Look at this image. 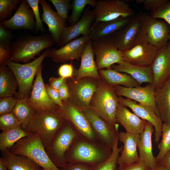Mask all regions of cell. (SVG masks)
Segmentation results:
<instances>
[{"label": "cell", "instance_id": "6da1fadb", "mask_svg": "<svg viewBox=\"0 0 170 170\" xmlns=\"http://www.w3.org/2000/svg\"><path fill=\"white\" fill-rule=\"evenodd\" d=\"M112 152V148L99 141L91 140L78 134L66 154L65 161L93 167L106 160Z\"/></svg>", "mask_w": 170, "mask_h": 170}, {"label": "cell", "instance_id": "7a4b0ae2", "mask_svg": "<svg viewBox=\"0 0 170 170\" xmlns=\"http://www.w3.org/2000/svg\"><path fill=\"white\" fill-rule=\"evenodd\" d=\"M66 121L59 106L54 109L37 111L24 130L38 134L46 149Z\"/></svg>", "mask_w": 170, "mask_h": 170}, {"label": "cell", "instance_id": "3957f363", "mask_svg": "<svg viewBox=\"0 0 170 170\" xmlns=\"http://www.w3.org/2000/svg\"><path fill=\"white\" fill-rule=\"evenodd\" d=\"M119 103L114 87L108 85L101 78L92 97L90 109L112 126L119 127L115 115Z\"/></svg>", "mask_w": 170, "mask_h": 170}, {"label": "cell", "instance_id": "277c9868", "mask_svg": "<svg viewBox=\"0 0 170 170\" xmlns=\"http://www.w3.org/2000/svg\"><path fill=\"white\" fill-rule=\"evenodd\" d=\"M55 43L49 33L19 37L12 43L10 59L15 63H29L31 60L36 59L35 56L42 50L51 47Z\"/></svg>", "mask_w": 170, "mask_h": 170}, {"label": "cell", "instance_id": "5b68a950", "mask_svg": "<svg viewBox=\"0 0 170 170\" xmlns=\"http://www.w3.org/2000/svg\"><path fill=\"white\" fill-rule=\"evenodd\" d=\"M49 48L46 49L39 57L31 62L20 64L7 60L5 65L11 70L17 80L18 91L15 98L17 99H28L32 90L34 78L44 59L48 57Z\"/></svg>", "mask_w": 170, "mask_h": 170}, {"label": "cell", "instance_id": "8992f818", "mask_svg": "<svg viewBox=\"0 0 170 170\" xmlns=\"http://www.w3.org/2000/svg\"><path fill=\"white\" fill-rule=\"evenodd\" d=\"M13 153L27 157L44 170H61L52 162L39 135L31 133L17 142L10 149Z\"/></svg>", "mask_w": 170, "mask_h": 170}, {"label": "cell", "instance_id": "52a82bcc", "mask_svg": "<svg viewBox=\"0 0 170 170\" xmlns=\"http://www.w3.org/2000/svg\"><path fill=\"white\" fill-rule=\"evenodd\" d=\"M79 134L72 125L66 121L54 137L46 151L52 162L57 167L64 168L67 163L65 155Z\"/></svg>", "mask_w": 170, "mask_h": 170}, {"label": "cell", "instance_id": "ba28073f", "mask_svg": "<svg viewBox=\"0 0 170 170\" xmlns=\"http://www.w3.org/2000/svg\"><path fill=\"white\" fill-rule=\"evenodd\" d=\"M99 80L90 77L78 80L66 79L70 93L69 101L82 110L89 109Z\"/></svg>", "mask_w": 170, "mask_h": 170}, {"label": "cell", "instance_id": "9c48e42d", "mask_svg": "<svg viewBox=\"0 0 170 170\" xmlns=\"http://www.w3.org/2000/svg\"><path fill=\"white\" fill-rule=\"evenodd\" d=\"M170 33V26L167 23L144 13L142 42H147L158 50L168 43Z\"/></svg>", "mask_w": 170, "mask_h": 170}, {"label": "cell", "instance_id": "30bf717a", "mask_svg": "<svg viewBox=\"0 0 170 170\" xmlns=\"http://www.w3.org/2000/svg\"><path fill=\"white\" fill-rule=\"evenodd\" d=\"M91 41L98 70L110 69L112 65L123 61L122 51L116 47L111 36Z\"/></svg>", "mask_w": 170, "mask_h": 170}, {"label": "cell", "instance_id": "8fae6325", "mask_svg": "<svg viewBox=\"0 0 170 170\" xmlns=\"http://www.w3.org/2000/svg\"><path fill=\"white\" fill-rule=\"evenodd\" d=\"M95 22L107 21L119 18L131 17L134 12L124 0H98L93 10Z\"/></svg>", "mask_w": 170, "mask_h": 170}, {"label": "cell", "instance_id": "7c38bea8", "mask_svg": "<svg viewBox=\"0 0 170 170\" xmlns=\"http://www.w3.org/2000/svg\"><path fill=\"white\" fill-rule=\"evenodd\" d=\"M143 21L144 12H141L134 16L125 27L111 36L118 49L124 51L142 42Z\"/></svg>", "mask_w": 170, "mask_h": 170}, {"label": "cell", "instance_id": "4fadbf2b", "mask_svg": "<svg viewBox=\"0 0 170 170\" xmlns=\"http://www.w3.org/2000/svg\"><path fill=\"white\" fill-rule=\"evenodd\" d=\"M62 103L63 106H59V109L65 120L72 125L79 135L91 140H98L88 119L83 111L69 99Z\"/></svg>", "mask_w": 170, "mask_h": 170}, {"label": "cell", "instance_id": "5bb4252c", "mask_svg": "<svg viewBox=\"0 0 170 170\" xmlns=\"http://www.w3.org/2000/svg\"><path fill=\"white\" fill-rule=\"evenodd\" d=\"M90 39L88 36H82L72 40L58 49L49 48L48 58L54 62L65 63L70 60H79L86 43Z\"/></svg>", "mask_w": 170, "mask_h": 170}, {"label": "cell", "instance_id": "9a60e30c", "mask_svg": "<svg viewBox=\"0 0 170 170\" xmlns=\"http://www.w3.org/2000/svg\"><path fill=\"white\" fill-rule=\"evenodd\" d=\"M118 96L124 97L152 108L160 117L155 101V89L153 84L144 87L127 88L118 85L114 87Z\"/></svg>", "mask_w": 170, "mask_h": 170}, {"label": "cell", "instance_id": "2e32d148", "mask_svg": "<svg viewBox=\"0 0 170 170\" xmlns=\"http://www.w3.org/2000/svg\"><path fill=\"white\" fill-rule=\"evenodd\" d=\"M82 111L88 119L98 140L112 149L118 138L119 127L112 126L90 108Z\"/></svg>", "mask_w": 170, "mask_h": 170}, {"label": "cell", "instance_id": "e0dca14e", "mask_svg": "<svg viewBox=\"0 0 170 170\" xmlns=\"http://www.w3.org/2000/svg\"><path fill=\"white\" fill-rule=\"evenodd\" d=\"M30 7L26 0H22L14 15L8 20L0 22V24L10 31L20 29L35 31V17Z\"/></svg>", "mask_w": 170, "mask_h": 170}, {"label": "cell", "instance_id": "ac0fdd59", "mask_svg": "<svg viewBox=\"0 0 170 170\" xmlns=\"http://www.w3.org/2000/svg\"><path fill=\"white\" fill-rule=\"evenodd\" d=\"M42 64L36 74L30 96L27 99L29 104L37 111L54 109L59 107L47 93L42 76Z\"/></svg>", "mask_w": 170, "mask_h": 170}, {"label": "cell", "instance_id": "d6986e66", "mask_svg": "<svg viewBox=\"0 0 170 170\" xmlns=\"http://www.w3.org/2000/svg\"><path fill=\"white\" fill-rule=\"evenodd\" d=\"M118 99L121 103L130 108L138 116L152 124L155 131L154 141L157 144L162 136L163 122L153 109L149 106L128 98L118 96Z\"/></svg>", "mask_w": 170, "mask_h": 170}, {"label": "cell", "instance_id": "ffe728a7", "mask_svg": "<svg viewBox=\"0 0 170 170\" xmlns=\"http://www.w3.org/2000/svg\"><path fill=\"white\" fill-rule=\"evenodd\" d=\"M155 89L162 86L170 77V42L158 49L150 65Z\"/></svg>", "mask_w": 170, "mask_h": 170}, {"label": "cell", "instance_id": "44dd1931", "mask_svg": "<svg viewBox=\"0 0 170 170\" xmlns=\"http://www.w3.org/2000/svg\"><path fill=\"white\" fill-rule=\"evenodd\" d=\"M158 50L147 42H140L122 51L123 61L134 65L150 66Z\"/></svg>", "mask_w": 170, "mask_h": 170}, {"label": "cell", "instance_id": "7402d4cb", "mask_svg": "<svg viewBox=\"0 0 170 170\" xmlns=\"http://www.w3.org/2000/svg\"><path fill=\"white\" fill-rule=\"evenodd\" d=\"M43 12L42 20L48 26V30L55 43L60 46L62 33L68 26L66 20L61 17L57 12L54 11L51 5L45 0H39Z\"/></svg>", "mask_w": 170, "mask_h": 170}, {"label": "cell", "instance_id": "603a6c76", "mask_svg": "<svg viewBox=\"0 0 170 170\" xmlns=\"http://www.w3.org/2000/svg\"><path fill=\"white\" fill-rule=\"evenodd\" d=\"M140 134L127 132L119 133V140L123 143V148L117 162L118 166L130 164L140 161L137 146L140 140Z\"/></svg>", "mask_w": 170, "mask_h": 170}, {"label": "cell", "instance_id": "cb8c5ba5", "mask_svg": "<svg viewBox=\"0 0 170 170\" xmlns=\"http://www.w3.org/2000/svg\"><path fill=\"white\" fill-rule=\"evenodd\" d=\"M94 20V16L93 11L90 10L88 8H86L76 23L72 26H68L65 29L61 36L60 48L81 35L88 36L91 24Z\"/></svg>", "mask_w": 170, "mask_h": 170}, {"label": "cell", "instance_id": "d4e9b609", "mask_svg": "<svg viewBox=\"0 0 170 170\" xmlns=\"http://www.w3.org/2000/svg\"><path fill=\"white\" fill-rule=\"evenodd\" d=\"M131 19L121 17L109 21L94 22L90 28L89 38L94 40L112 36L125 27Z\"/></svg>", "mask_w": 170, "mask_h": 170}, {"label": "cell", "instance_id": "484cf974", "mask_svg": "<svg viewBox=\"0 0 170 170\" xmlns=\"http://www.w3.org/2000/svg\"><path fill=\"white\" fill-rule=\"evenodd\" d=\"M154 131L152 124L146 121L144 129L140 134V140L137 146L140 161L145 163L151 169L157 164L152 152V136Z\"/></svg>", "mask_w": 170, "mask_h": 170}, {"label": "cell", "instance_id": "4316f807", "mask_svg": "<svg viewBox=\"0 0 170 170\" xmlns=\"http://www.w3.org/2000/svg\"><path fill=\"white\" fill-rule=\"evenodd\" d=\"M94 56L91 41L90 40L86 43L81 56V63L79 68L74 70L73 79L78 80L85 77H90L98 80L100 79L94 60Z\"/></svg>", "mask_w": 170, "mask_h": 170}, {"label": "cell", "instance_id": "83f0119b", "mask_svg": "<svg viewBox=\"0 0 170 170\" xmlns=\"http://www.w3.org/2000/svg\"><path fill=\"white\" fill-rule=\"evenodd\" d=\"M117 122L124 128L126 132L141 133L144 131L146 121L142 119L120 102L115 115Z\"/></svg>", "mask_w": 170, "mask_h": 170}, {"label": "cell", "instance_id": "f1b7e54d", "mask_svg": "<svg viewBox=\"0 0 170 170\" xmlns=\"http://www.w3.org/2000/svg\"><path fill=\"white\" fill-rule=\"evenodd\" d=\"M1 152L0 158L8 170H44L27 157L14 154L8 149Z\"/></svg>", "mask_w": 170, "mask_h": 170}, {"label": "cell", "instance_id": "f546056e", "mask_svg": "<svg viewBox=\"0 0 170 170\" xmlns=\"http://www.w3.org/2000/svg\"><path fill=\"white\" fill-rule=\"evenodd\" d=\"M111 68L119 72L129 74L141 85L143 83H153V76L150 65H136L122 61L117 65H112Z\"/></svg>", "mask_w": 170, "mask_h": 170}, {"label": "cell", "instance_id": "4dcf8cb0", "mask_svg": "<svg viewBox=\"0 0 170 170\" xmlns=\"http://www.w3.org/2000/svg\"><path fill=\"white\" fill-rule=\"evenodd\" d=\"M155 101L162 122L170 123V77L161 87L155 89Z\"/></svg>", "mask_w": 170, "mask_h": 170}, {"label": "cell", "instance_id": "1f68e13d", "mask_svg": "<svg viewBox=\"0 0 170 170\" xmlns=\"http://www.w3.org/2000/svg\"><path fill=\"white\" fill-rule=\"evenodd\" d=\"M101 78L108 85L114 87L120 85L127 88L141 86L129 74L120 72L111 68L98 70Z\"/></svg>", "mask_w": 170, "mask_h": 170}, {"label": "cell", "instance_id": "d6a6232c", "mask_svg": "<svg viewBox=\"0 0 170 170\" xmlns=\"http://www.w3.org/2000/svg\"><path fill=\"white\" fill-rule=\"evenodd\" d=\"M18 84L15 76L6 65L0 66V97L16 95Z\"/></svg>", "mask_w": 170, "mask_h": 170}, {"label": "cell", "instance_id": "836d02e7", "mask_svg": "<svg viewBox=\"0 0 170 170\" xmlns=\"http://www.w3.org/2000/svg\"><path fill=\"white\" fill-rule=\"evenodd\" d=\"M31 133L25 131L21 127L2 131L0 134L1 151L8 149L10 150L19 140L28 136Z\"/></svg>", "mask_w": 170, "mask_h": 170}, {"label": "cell", "instance_id": "e575fe53", "mask_svg": "<svg viewBox=\"0 0 170 170\" xmlns=\"http://www.w3.org/2000/svg\"><path fill=\"white\" fill-rule=\"evenodd\" d=\"M12 112L21 124L24 129L29 124L37 111L30 105L27 99H18Z\"/></svg>", "mask_w": 170, "mask_h": 170}, {"label": "cell", "instance_id": "d590c367", "mask_svg": "<svg viewBox=\"0 0 170 170\" xmlns=\"http://www.w3.org/2000/svg\"><path fill=\"white\" fill-rule=\"evenodd\" d=\"M96 3L95 0H73L71 3L72 12L67 20L69 26L73 25L79 20L87 5L94 8Z\"/></svg>", "mask_w": 170, "mask_h": 170}, {"label": "cell", "instance_id": "8d00e7d4", "mask_svg": "<svg viewBox=\"0 0 170 170\" xmlns=\"http://www.w3.org/2000/svg\"><path fill=\"white\" fill-rule=\"evenodd\" d=\"M118 139L115 141L112 148V152L110 157L105 161L92 167L93 170H117V166L120 153L123 146L119 147Z\"/></svg>", "mask_w": 170, "mask_h": 170}, {"label": "cell", "instance_id": "74e56055", "mask_svg": "<svg viewBox=\"0 0 170 170\" xmlns=\"http://www.w3.org/2000/svg\"><path fill=\"white\" fill-rule=\"evenodd\" d=\"M161 137L158 144L159 152L156 157L157 164L170 150V123H163Z\"/></svg>", "mask_w": 170, "mask_h": 170}, {"label": "cell", "instance_id": "f35d334b", "mask_svg": "<svg viewBox=\"0 0 170 170\" xmlns=\"http://www.w3.org/2000/svg\"><path fill=\"white\" fill-rule=\"evenodd\" d=\"M21 124L12 112L0 115V129L2 131L21 127Z\"/></svg>", "mask_w": 170, "mask_h": 170}, {"label": "cell", "instance_id": "ab89813d", "mask_svg": "<svg viewBox=\"0 0 170 170\" xmlns=\"http://www.w3.org/2000/svg\"><path fill=\"white\" fill-rule=\"evenodd\" d=\"M22 0H0V21L8 20L13 11L15 9L17 6L20 3Z\"/></svg>", "mask_w": 170, "mask_h": 170}, {"label": "cell", "instance_id": "60d3db41", "mask_svg": "<svg viewBox=\"0 0 170 170\" xmlns=\"http://www.w3.org/2000/svg\"><path fill=\"white\" fill-rule=\"evenodd\" d=\"M150 14L155 18L164 19L169 25L170 28V0H167L159 7L150 11ZM169 40L170 41V33Z\"/></svg>", "mask_w": 170, "mask_h": 170}, {"label": "cell", "instance_id": "b9f144b4", "mask_svg": "<svg viewBox=\"0 0 170 170\" xmlns=\"http://www.w3.org/2000/svg\"><path fill=\"white\" fill-rule=\"evenodd\" d=\"M55 7L57 12L64 20L68 18V13L70 8V0H49Z\"/></svg>", "mask_w": 170, "mask_h": 170}, {"label": "cell", "instance_id": "7bdbcfd3", "mask_svg": "<svg viewBox=\"0 0 170 170\" xmlns=\"http://www.w3.org/2000/svg\"><path fill=\"white\" fill-rule=\"evenodd\" d=\"M18 99L13 96H8L0 98V115L12 112Z\"/></svg>", "mask_w": 170, "mask_h": 170}, {"label": "cell", "instance_id": "ee69618b", "mask_svg": "<svg viewBox=\"0 0 170 170\" xmlns=\"http://www.w3.org/2000/svg\"><path fill=\"white\" fill-rule=\"evenodd\" d=\"M26 0L30 7L33 11L36 20V28L35 31L37 32L39 30L41 32H45V29L43 26L42 21L40 16L38 8L39 0Z\"/></svg>", "mask_w": 170, "mask_h": 170}, {"label": "cell", "instance_id": "f6af8a7d", "mask_svg": "<svg viewBox=\"0 0 170 170\" xmlns=\"http://www.w3.org/2000/svg\"><path fill=\"white\" fill-rule=\"evenodd\" d=\"M14 37V35L10 31L0 24V44L11 48V41Z\"/></svg>", "mask_w": 170, "mask_h": 170}, {"label": "cell", "instance_id": "bcb514c9", "mask_svg": "<svg viewBox=\"0 0 170 170\" xmlns=\"http://www.w3.org/2000/svg\"><path fill=\"white\" fill-rule=\"evenodd\" d=\"M74 70L71 63L64 64L59 66L58 72L60 77L65 79L73 78Z\"/></svg>", "mask_w": 170, "mask_h": 170}, {"label": "cell", "instance_id": "7dc6e473", "mask_svg": "<svg viewBox=\"0 0 170 170\" xmlns=\"http://www.w3.org/2000/svg\"><path fill=\"white\" fill-rule=\"evenodd\" d=\"M167 0H136L138 3H142L144 9L147 10L152 11L165 3Z\"/></svg>", "mask_w": 170, "mask_h": 170}, {"label": "cell", "instance_id": "c3c4849f", "mask_svg": "<svg viewBox=\"0 0 170 170\" xmlns=\"http://www.w3.org/2000/svg\"><path fill=\"white\" fill-rule=\"evenodd\" d=\"M45 87L49 97L54 103L60 107L63 106L62 102L60 99L58 90L51 87L48 84H45Z\"/></svg>", "mask_w": 170, "mask_h": 170}, {"label": "cell", "instance_id": "681fc988", "mask_svg": "<svg viewBox=\"0 0 170 170\" xmlns=\"http://www.w3.org/2000/svg\"><path fill=\"white\" fill-rule=\"evenodd\" d=\"M117 170H151L144 162L139 161L130 164L118 166Z\"/></svg>", "mask_w": 170, "mask_h": 170}, {"label": "cell", "instance_id": "f907efd6", "mask_svg": "<svg viewBox=\"0 0 170 170\" xmlns=\"http://www.w3.org/2000/svg\"><path fill=\"white\" fill-rule=\"evenodd\" d=\"M11 48L0 44V65H5L6 62L10 59Z\"/></svg>", "mask_w": 170, "mask_h": 170}, {"label": "cell", "instance_id": "816d5d0a", "mask_svg": "<svg viewBox=\"0 0 170 170\" xmlns=\"http://www.w3.org/2000/svg\"><path fill=\"white\" fill-rule=\"evenodd\" d=\"M61 170H93L92 167L80 163H67Z\"/></svg>", "mask_w": 170, "mask_h": 170}, {"label": "cell", "instance_id": "f5cc1de1", "mask_svg": "<svg viewBox=\"0 0 170 170\" xmlns=\"http://www.w3.org/2000/svg\"><path fill=\"white\" fill-rule=\"evenodd\" d=\"M66 79L62 77H51L48 80V84L53 88L58 90L65 81Z\"/></svg>", "mask_w": 170, "mask_h": 170}, {"label": "cell", "instance_id": "db71d44e", "mask_svg": "<svg viewBox=\"0 0 170 170\" xmlns=\"http://www.w3.org/2000/svg\"><path fill=\"white\" fill-rule=\"evenodd\" d=\"M58 91L62 102L66 101L69 99L70 93L66 80L59 88Z\"/></svg>", "mask_w": 170, "mask_h": 170}, {"label": "cell", "instance_id": "11a10c76", "mask_svg": "<svg viewBox=\"0 0 170 170\" xmlns=\"http://www.w3.org/2000/svg\"><path fill=\"white\" fill-rule=\"evenodd\" d=\"M157 164L164 168L170 169V150Z\"/></svg>", "mask_w": 170, "mask_h": 170}, {"label": "cell", "instance_id": "9f6ffc18", "mask_svg": "<svg viewBox=\"0 0 170 170\" xmlns=\"http://www.w3.org/2000/svg\"><path fill=\"white\" fill-rule=\"evenodd\" d=\"M151 170H170V169L164 168L159 165L157 164L156 166L154 168L151 169Z\"/></svg>", "mask_w": 170, "mask_h": 170}, {"label": "cell", "instance_id": "6f0895ef", "mask_svg": "<svg viewBox=\"0 0 170 170\" xmlns=\"http://www.w3.org/2000/svg\"><path fill=\"white\" fill-rule=\"evenodd\" d=\"M0 170H8L3 163L2 160L0 158Z\"/></svg>", "mask_w": 170, "mask_h": 170}]
</instances>
